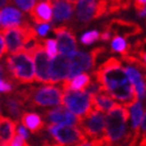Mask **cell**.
Listing matches in <instances>:
<instances>
[{
    "label": "cell",
    "instance_id": "4316f807",
    "mask_svg": "<svg viewBox=\"0 0 146 146\" xmlns=\"http://www.w3.org/2000/svg\"><path fill=\"white\" fill-rule=\"evenodd\" d=\"M100 37H101V33L98 30H90V31L84 32L81 36L80 40H81V43L83 45H90V44H93L94 42H96Z\"/></svg>",
    "mask_w": 146,
    "mask_h": 146
},
{
    "label": "cell",
    "instance_id": "8992f818",
    "mask_svg": "<svg viewBox=\"0 0 146 146\" xmlns=\"http://www.w3.org/2000/svg\"><path fill=\"white\" fill-rule=\"evenodd\" d=\"M108 11L107 0H78L75 6V23L86 25Z\"/></svg>",
    "mask_w": 146,
    "mask_h": 146
},
{
    "label": "cell",
    "instance_id": "277c9868",
    "mask_svg": "<svg viewBox=\"0 0 146 146\" xmlns=\"http://www.w3.org/2000/svg\"><path fill=\"white\" fill-rule=\"evenodd\" d=\"M131 118L129 109L125 105L116 104L106 115V141L111 145L129 140L127 121Z\"/></svg>",
    "mask_w": 146,
    "mask_h": 146
},
{
    "label": "cell",
    "instance_id": "2e32d148",
    "mask_svg": "<svg viewBox=\"0 0 146 146\" xmlns=\"http://www.w3.org/2000/svg\"><path fill=\"white\" fill-rule=\"evenodd\" d=\"M105 30L109 31L114 36H122V37H132V36H137L141 32V27L132 23V21H125L120 19H114L106 25Z\"/></svg>",
    "mask_w": 146,
    "mask_h": 146
},
{
    "label": "cell",
    "instance_id": "ba28073f",
    "mask_svg": "<svg viewBox=\"0 0 146 146\" xmlns=\"http://www.w3.org/2000/svg\"><path fill=\"white\" fill-rule=\"evenodd\" d=\"M63 106L81 119L94 109L92 95L86 90H63Z\"/></svg>",
    "mask_w": 146,
    "mask_h": 146
},
{
    "label": "cell",
    "instance_id": "6da1fadb",
    "mask_svg": "<svg viewBox=\"0 0 146 146\" xmlns=\"http://www.w3.org/2000/svg\"><path fill=\"white\" fill-rule=\"evenodd\" d=\"M94 78L114 100L129 107L138 100L135 89L118 58H109L94 71Z\"/></svg>",
    "mask_w": 146,
    "mask_h": 146
},
{
    "label": "cell",
    "instance_id": "60d3db41",
    "mask_svg": "<svg viewBox=\"0 0 146 146\" xmlns=\"http://www.w3.org/2000/svg\"><path fill=\"white\" fill-rule=\"evenodd\" d=\"M65 1H68V3H70V4H74V3H77L78 0H65Z\"/></svg>",
    "mask_w": 146,
    "mask_h": 146
},
{
    "label": "cell",
    "instance_id": "d6986e66",
    "mask_svg": "<svg viewBox=\"0 0 146 146\" xmlns=\"http://www.w3.org/2000/svg\"><path fill=\"white\" fill-rule=\"evenodd\" d=\"M4 111L6 112V114H9L11 116V119H17V118H21L23 115V109L25 108L26 104L23 99V96L17 92L14 95H10L5 98L4 100Z\"/></svg>",
    "mask_w": 146,
    "mask_h": 146
},
{
    "label": "cell",
    "instance_id": "7c38bea8",
    "mask_svg": "<svg viewBox=\"0 0 146 146\" xmlns=\"http://www.w3.org/2000/svg\"><path fill=\"white\" fill-rule=\"evenodd\" d=\"M54 33L56 35L58 50H60L61 55L71 57L72 55H75L77 52L76 37L68 25L56 26L54 29Z\"/></svg>",
    "mask_w": 146,
    "mask_h": 146
},
{
    "label": "cell",
    "instance_id": "74e56055",
    "mask_svg": "<svg viewBox=\"0 0 146 146\" xmlns=\"http://www.w3.org/2000/svg\"><path fill=\"white\" fill-rule=\"evenodd\" d=\"M78 146H95V145H94L92 141H88V140H86V141H83L82 144H80Z\"/></svg>",
    "mask_w": 146,
    "mask_h": 146
},
{
    "label": "cell",
    "instance_id": "9a60e30c",
    "mask_svg": "<svg viewBox=\"0 0 146 146\" xmlns=\"http://www.w3.org/2000/svg\"><path fill=\"white\" fill-rule=\"evenodd\" d=\"M70 74V57L57 55L51 60V83L67 81Z\"/></svg>",
    "mask_w": 146,
    "mask_h": 146
},
{
    "label": "cell",
    "instance_id": "52a82bcc",
    "mask_svg": "<svg viewBox=\"0 0 146 146\" xmlns=\"http://www.w3.org/2000/svg\"><path fill=\"white\" fill-rule=\"evenodd\" d=\"M46 129L51 138L61 146H78L87 140L86 134L77 126H64L49 123Z\"/></svg>",
    "mask_w": 146,
    "mask_h": 146
},
{
    "label": "cell",
    "instance_id": "3957f363",
    "mask_svg": "<svg viewBox=\"0 0 146 146\" xmlns=\"http://www.w3.org/2000/svg\"><path fill=\"white\" fill-rule=\"evenodd\" d=\"M23 96L26 106L31 107H51L63 105V89L55 84H43L39 87H29L18 90Z\"/></svg>",
    "mask_w": 146,
    "mask_h": 146
},
{
    "label": "cell",
    "instance_id": "5b68a950",
    "mask_svg": "<svg viewBox=\"0 0 146 146\" xmlns=\"http://www.w3.org/2000/svg\"><path fill=\"white\" fill-rule=\"evenodd\" d=\"M1 36L5 38L7 52L13 55L23 51L26 43L31 39L37 38L38 35L36 32V29L29 24L25 26H17L1 30Z\"/></svg>",
    "mask_w": 146,
    "mask_h": 146
},
{
    "label": "cell",
    "instance_id": "83f0119b",
    "mask_svg": "<svg viewBox=\"0 0 146 146\" xmlns=\"http://www.w3.org/2000/svg\"><path fill=\"white\" fill-rule=\"evenodd\" d=\"M10 1H12L17 6V9L23 12H31L38 3L37 0H10Z\"/></svg>",
    "mask_w": 146,
    "mask_h": 146
},
{
    "label": "cell",
    "instance_id": "cb8c5ba5",
    "mask_svg": "<svg viewBox=\"0 0 146 146\" xmlns=\"http://www.w3.org/2000/svg\"><path fill=\"white\" fill-rule=\"evenodd\" d=\"M129 114H131V120H132V129L134 131V133H140V123L144 118V107L140 100H137L133 105H131L128 107Z\"/></svg>",
    "mask_w": 146,
    "mask_h": 146
},
{
    "label": "cell",
    "instance_id": "603a6c76",
    "mask_svg": "<svg viewBox=\"0 0 146 146\" xmlns=\"http://www.w3.org/2000/svg\"><path fill=\"white\" fill-rule=\"evenodd\" d=\"M21 125H24L30 132L38 134L44 127V121H43L42 116L37 113L33 112H25L20 118Z\"/></svg>",
    "mask_w": 146,
    "mask_h": 146
},
{
    "label": "cell",
    "instance_id": "7402d4cb",
    "mask_svg": "<svg viewBox=\"0 0 146 146\" xmlns=\"http://www.w3.org/2000/svg\"><path fill=\"white\" fill-rule=\"evenodd\" d=\"M93 78L90 75H88L87 72H83V74H80L75 77H72L70 80H67L64 81L62 84V89L63 90H86L88 88V86L92 83Z\"/></svg>",
    "mask_w": 146,
    "mask_h": 146
},
{
    "label": "cell",
    "instance_id": "9c48e42d",
    "mask_svg": "<svg viewBox=\"0 0 146 146\" xmlns=\"http://www.w3.org/2000/svg\"><path fill=\"white\" fill-rule=\"evenodd\" d=\"M80 128L89 138V141L102 140L106 138V116L102 112L93 109L81 119Z\"/></svg>",
    "mask_w": 146,
    "mask_h": 146
},
{
    "label": "cell",
    "instance_id": "d4e9b609",
    "mask_svg": "<svg viewBox=\"0 0 146 146\" xmlns=\"http://www.w3.org/2000/svg\"><path fill=\"white\" fill-rule=\"evenodd\" d=\"M111 49L114 52L121 54L122 56L127 55L129 51L126 38L122 37V36H113V38L111 39Z\"/></svg>",
    "mask_w": 146,
    "mask_h": 146
},
{
    "label": "cell",
    "instance_id": "4fadbf2b",
    "mask_svg": "<svg viewBox=\"0 0 146 146\" xmlns=\"http://www.w3.org/2000/svg\"><path fill=\"white\" fill-rule=\"evenodd\" d=\"M43 116L49 123L52 125H64V126H80L81 118L68 111L65 107H55L48 109L43 113Z\"/></svg>",
    "mask_w": 146,
    "mask_h": 146
},
{
    "label": "cell",
    "instance_id": "f546056e",
    "mask_svg": "<svg viewBox=\"0 0 146 146\" xmlns=\"http://www.w3.org/2000/svg\"><path fill=\"white\" fill-rule=\"evenodd\" d=\"M35 29H36V32H37L38 37H45L48 32L50 31L51 25L50 24H38V25H36Z\"/></svg>",
    "mask_w": 146,
    "mask_h": 146
},
{
    "label": "cell",
    "instance_id": "f1b7e54d",
    "mask_svg": "<svg viewBox=\"0 0 146 146\" xmlns=\"http://www.w3.org/2000/svg\"><path fill=\"white\" fill-rule=\"evenodd\" d=\"M16 86L12 83L11 80H7V78H1L0 80V90H1L3 94H10L14 90Z\"/></svg>",
    "mask_w": 146,
    "mask_h": 146
},
{
    "label": "cell",
    "instance_id": "30bf717a",
    "mask_svg": "<svg viewBox=\"0 0 146 146\" xmlns=\"http://www.w3.org/2000/svg\"><path fill=\"white\" fill-rule=\"evenodd\" d=\"M104 51L105 48H95L90 52L77 51L75 55H72L70 57V74L68 80L94 69L96 60L99 58L100 54L104 52Z\"/></svg>",
    "mask_w": 146,
    "mask_h": 146
},
{
    "label": "cell",
    "instance_id": "1f68e13d",
    "mask_svg": "<svg viewBox=\"0 0 146 146\" xmlns=\"http://www.w3.org/2000/svg\"><path fill=\"white\" fill-rule=\"evenodd\" d=\"M17 134L18 135H20L23 139H25V140H27V138H29V132H27V128L24 126V125H18L17 126Z\"/></svg>",
    "mask_w": 146,
    "mask_h": 146
},
{
    "label": "cell",
    "instance_id": "d590c367",
    "mask_svg": "<svg viewBox=\"0 0 146 146\" xmlns=\"http://www.w3.org/2000/svg\"><path fill=\"white\" fill-rule=\"evenodd\" d=\"M140 132H143L144 134L146 133V112H145V114H144V118H143V120H141V123H140Z\"/></svg>",
    "mask_w": 146,
    "mask_h": 146
},
{
    "label": "cell",
    "instance_id": "e0dca14e",
    "mask_svg": "<svg viewBox=\"0 0 146 146\" xmlns=\"http://www.w3.org/2000/svg\"><path fill=\"white\" fill-rule=\"evenodd\" d=\"M31 20L35 24H50L54 19L52 4L50 0H38L37 5L30 12Z\"/></svg>",
    "mask_w": 146,
    "mask_h": 146
},
{
    "label": "cell",
    "instance_id": "836d02e7",
    "mask_svg": "<svg viewBox=\"0 0 146 146\" xmlns=\"http://www.w3.org/2000/svg\"><path fill=\"white\" fill-rule=\"evenodd\" d=\"M113 37H112V33L109 32V31H107V30H104L101 32V37H100V39L102 40V42H107V40H109V39H112Z\"/></svg>",
    "mask_w": 146,
    "mask_h": 146
},
{
    "label": "cell",
    "instance_id": "8fae6325",
    "mask_svg": "<svg viewBox=\"0 0 146 146\" xmlns=\"http://www.w3.org/2000/svg\"><path fill=\"white\" fill-rule=\"evenodd\" d=\"M32 56L35 62L36 81L44 84H51V60L52 58L48 55L42 43L36 48Z\"/></svg>",
    "mask_w": 146,
    "mask_h": 146
},
{
    "label": "cell",
    "instance_id": "ac0fdd59",
    "mask_svg": "<svg viewBox=\"0 0 146 146\" xmlns=\"http://www.w3.org/2000/svg\"><path fill=\"white\" fill-rule=\"evenodd\" d=\"M52 4L54 10V23L55 24H63L71 20L75 14L72 4L65 1V0H50Z\"/></svg>",
    "mask_w": 146,
    "mask_h": 146
},
{
    "label": "cell",
    "instance_id": "e575fe53",
    "mask_svg": "<svg viewBox=\"0 0 146 146\" xmlns=\"http://www.w3.org/2000/svg\"><path fill=\"white\" fill-rule=\"evenodd\" d=\"M144 6H146V0H134V7L135 10H140Z\"/></svg>",
    "mask_w": 146,
    "mask_h": 146
},
{
    "label": "cell",
    "instance_id": "7a4b0ae2",
    "mask_svg": "<svg viewBox=\"0 0 146 146\" xmlns=\"http://www.w3.org/2000/svg\"><path fill=\"white\" fill-rule=\"evenodd\" d=\"M1 78L16 80L21 84L32 83L36 81V71L35 62L32 60V55L27 51L10 55L5 58V67L1 68Z\"/></svg>",
    "mask_w": 146,
    "mask_h": 146
},
{
    "label": "cell",
    "instance_id": "8d00e7d4",
    "mask_svg": "<svg viewBox=\"0 0 146 146\" xmlns=\"http://www.w3.org/2000/svg\"><path fill=\"white\" fill-rule=\"evenodd\" d=\"M137 12H138V16H139L140 18H145L146 17V6H144L140 10H138Z\"/></svg>",
    "mask_w": 146,
    "mask_h": 146
},
{
    "label": "cell",
    "instance_id": "4dcf8cb0",
    "mask_svg": "<svg viewBox=\"0 0 146 146\" xmlns=\"http://www.w3.org/2000/svg\"><path fill=\"white\" fill-rule=\"evenodd\" d=\"M9 146H29V145H27V143H26L25 139H23V138H21L20 135L17 134Z\"/></svg>",
    "mask_w": 146,
    "mask_h": 146
},
{
    "label": "cell",
    "instance_id": "ffe728a7",
    "mask_svg": "<svg viewBox=\"0 0 146 146\" xmlns=\"http://www.w3.org/2000/svg\"><path fill=\"white\" fill-rule=\"evenodd\" d=\"M17 121L9 116L0 118V139L1 145H10L11 141L17 135Z\"/></svg>",
    "mask_w": 146,
    "mask_h": 146
},
{
    "label": "cell",
    "instance_id": "d6a6232c",
    "mask_svg": "<svg viewBox=\"0 0 146 146\" xmlns=\"http://www.w3.org/2000/svg\"><path fill=\"white\" fill-rule=\"evenodd\" d=\"M0 46H1V49H0V56L4 57V55L7 54V45H6L5 38L3 36H0Z\"/></svg>",
    "mask_w": 146,
    "mask_h": 146
},
{
    "label": "cell",
    "instance_id": "f35d334b",
    "mask_svg": "<svg viewBox=\"0 0 146 146\" xmlns=\"http://www.w3.org/2000/svg\"><path fill=\"white\" fill-rule=\"evenodd\" d=\"M140 146H146V133H145V134L143 135V139H141Z\"/></svg>",
    "mask_w": 146,
    "mask_h": 146
},
{
    "label": "cell",
    "instance_id": "44dd1931",
    "mask_svg": "<svg viewBox=\"0 0 146 146\" xmlns=\"http://www.w3.org/2000/svg\"><path fill=\"white\" fill-rule=\"evenodd\" d=\"M92 100H93V108L102 113H108L116 105L115 100L104 88L99 93H96L95 95H92Z\"/></svg>",
    "mask_w": 146,
    "mask_h": 146
},
{
    "label": "cell",
    "instance_id": "484cf974",
    "mask_svg": "<svg viewBox=\"0 0 146 146\" xmlns=\"http://www.w3.org/2000/svg\"><path fill=\"white\" fill-rule=\"evenodd\" d=\"M43 46H44L45 51L48 52V55L54 58L58 55L60 52V50H58V43H57V39H52V38H49V39H45L43 40Z\"/></svg>",
    "mask_w": 146,
    "mask_h": 146
},
{
    "label": "cell",
    "instance_id": "5bb4252c",
    "mask_svg": "<svg viewBox=\"0 0 146 146\" xmlns=\"http://www.w3.org/2000/svg\"><path fill=\"white\" fill-rule=\"evenodd\" d=\"M29 25L26 21L23 12L19 9L13 6H5L0 12V26L1 30L10 27H17V26H25Z\"/></svg>",
    "mask_w": 146,
    "mask_h": 146
},
{
    "label": "cell",
    "instance_id": "ab89813d",
    "mask_svg": "<svg viewBox=\"0 0 146 146\" xmlns=\"http://www.w3.org/2000/svg\"><path fill=\"white\" fill-rule=\"evenodd\" d=\"M9 1H10V0H1V6L4 7V5H5V4H7Z\"/></svg>",
    "mask_w": 146,
    "mask_h": 146
}]
</instances>
